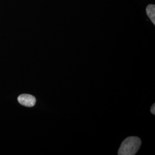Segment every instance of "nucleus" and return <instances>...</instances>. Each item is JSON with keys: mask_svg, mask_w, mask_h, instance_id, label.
Segmentation results:
<instances>
[{"mask_svg": "<svg viewBox=\"0 0 155 155\" xmlns=\"http://www.w3.org/2000/svg\"><path fill=\"white\" fill-rule=\"evenodd\" d=\"M146 13L147 16L149 17L150 20L152 23L155 24V5L150 4L147 6L146 8Z\"/></svg>", "mask_w": 155, "mask_h": 155, "instance_id": "nucleus-3", "label": "nucleus"}, {"mask_svg": "<svg viewBox=\"0 0 155 155\" xmlns=\"http://www.w3.org/2000/svg\"><path fill=\"white\" fill-rule=\"evenodd\" d=\"M17 100L21 105L26 107H33L36 102V98L30 94H21L18 97Z\"/></svg>", "mask_w": 155, "mask_h": 155, "instance_id": "nucleus-2", "label": "nucleus"}, {"mask_svg": "<svg viewBox=\"0 0 155 155\" xmlns=\"http://www.w3.org/2000/svg\"><path fill=\"white\" fill-rule=\"evenodd\" d=\"M155 104H154L152 106V107H151V109H150V111H151V113L153 114V115H155Z\"/></svg>", "mask_w": 155, "mask_h": 155, "instance_id": "nucleus-4", "label": "nucleus"}, {"mask_svg": "<svg viewBox=\"0 0 155 155\" xmlns=\"http://www.w3.org/2000/svg\"><path fill=\"white\" fill-rule=\"evenodd\" d=\"M141 140L137 137H129L125 139L120 146L118 155H135L141 146Z\"/></svg>", "mask_w": 155, "mask_h": 155, "instance_id": "nucleus-1", "label": "nucleus"}]
</instances>
